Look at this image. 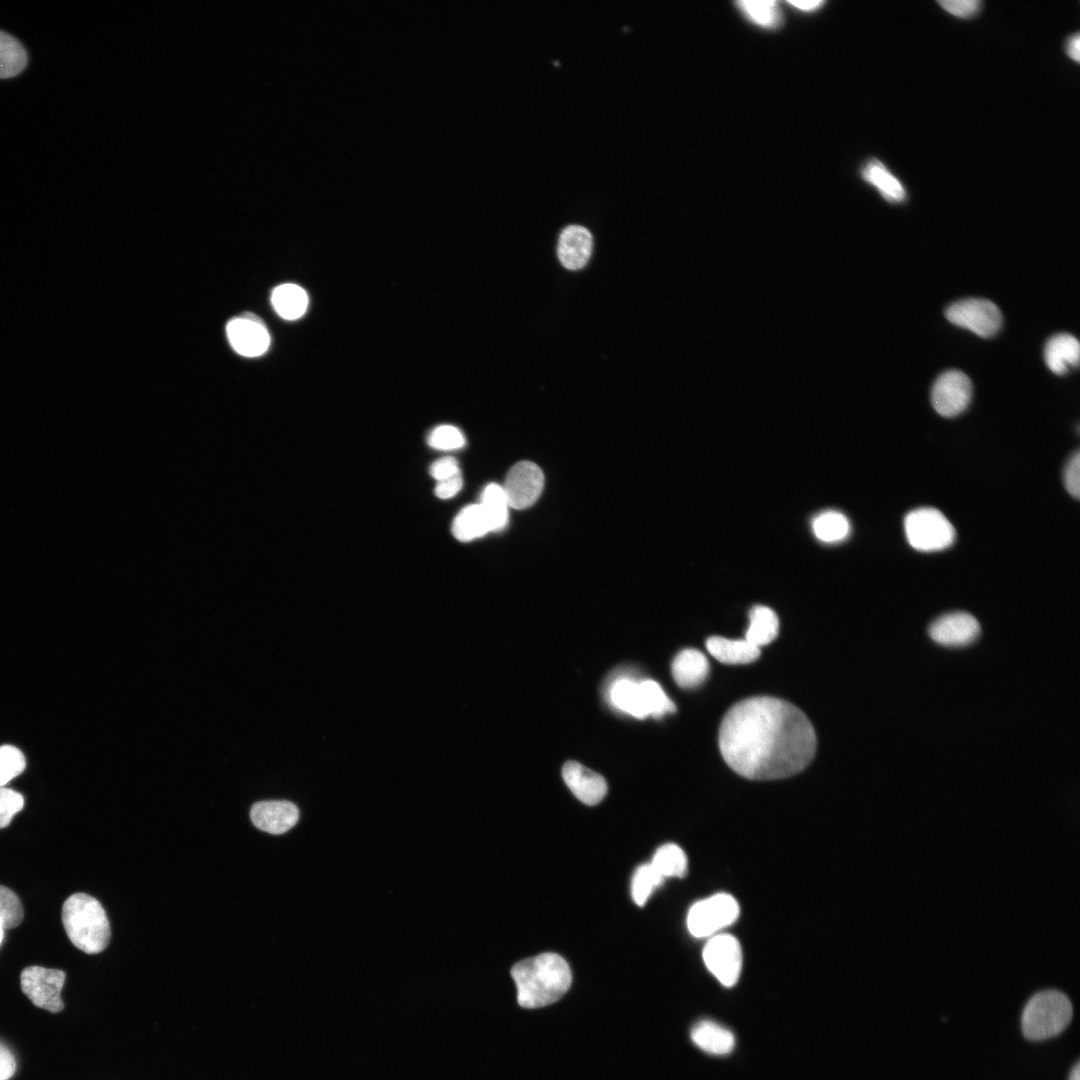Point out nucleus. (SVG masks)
<instances>
[{"mask_svg": "<svg viewBox=\"0 0 1080 1080\" xmlns=\"http://www.w3.org/2000/svg\"><path fill=\"white\" fill-rule=\"evenodd\" d=\"M779 620L769 607L756 605L749 612V626L745 640L760 648L771 643L778 635Z\"/></svg>", "mask_w": 1080, "mask_h": 1080, "instance_id": "b1692460", "label": "nucleus"}, {"mask_svg": "<svg viewBox=\"0 0 1080 1080\" xmlns=\"http://www.w3.org/2000/svg\"><path fill=\"white\" fill-rule=\"evenodd\" d=\"M3 935H4V928H3V926H2V924L0 922V945H1V942L3 940Z\"/></svg>", "mask_w": 1080, "mask_h": 1080, "instance_id": "a18cd8bd", "label": "nucleus"}, {"mask_svg": "<svg viewBox=\"0 0 1080 1080\" xmlns=\"http://www.w3.org/2000/svg\"><path fill=\"white\" fill-rule=\"evenodd\" d=\"M16 1060L10 1049L0 1042V1080H9L15 1073Z\"/></svg>", "mask_w": 1080, "mask_h": 1080, "instance_id": "a19ab883", "label": "nucleus"}, {"mask_svg": "<svg viewBox=\"0 0 1080 1080\" xmlns=\"http://www.w3.org/2000/svg\"><path fill=\"white\" fill-rule=\"evenodd\" d=\"M562 776L572 793L587 805L598 804L607 793L605 779L578 762H566Z\"/></svg>", "mask_w": 1080, "mask_h": 1080, "instance_id": "2eb2a0df", "label": "nucleus"}, {"mask_svg": "<svg viewBox=\"0 0 1080 1080\" xmlns=\"http://www.w3.org/2000/svg\"><path fill=\"white\" fill-rule=\"evenodd\" d=\"M971 396V380L958 370H950L940 375L931 390L933 408L944 417H954L962 413L969 405Z\"/></svg>", "mask_w": 1080, "mask_h": 1080, "instance_id": "9d476101", "label": "nucleus"}, {"mask_svg": "<svg viewBox=\"0 0 1080 1080\" xmlns=\"http://www.w3.org/2000/svg\"><path fill=\"white\" fill-rule=\"evenodd\" d=\"M22 919L23 907L19 897L11 889L0 885V922L3 928H14Z\"/></svg>", "mask_w": 1080, "mask_h": 1080, "instance_id": "72a5a7b5", "label": "nucleus"}, {"mask_svg": "<svg viewBox=\"0 0 1080 1080\" xmlns=\"http://www.w3.org/2000/svg\"><path fill=\"white\" fill-rule=\"evenodd\" d=\"M938 4L956 17L970 18L979 12L982 3L979 0H942Z\"/></svg>", "mask_w": 1080, "mask_h": 1080, "instance_id": "4c0bfd02", "label": "nucleus"}, {"mask_svg": "<svg viewBox=\"0 0 1080 1080\" xmlns=\"http://www.w3.org/2000/svg\"><path fill=\"white\" fill-rule=\"evenodd\" d=\"M543 486L544 476L538 465L521 461L508 471L502 488L509 507L526 509L540 497Z\"/></svg>", "mask_w": 1080, "mask_h": 1080, "instance_id": "9b49d317", "label": "nucleus"}, {"mask_svg": "<svg viewBox=\"0 0 1080 1080\" xmlns=\"http://www.w3.org/2000/svg\"><path fill=\"white\" fill-rule=\"evenodd\" d=\"M652 866L664 877H684L687 873V857L676 844H665L658 848Z\"/></svg>", "mask_w": 1080, "mask_h": 1080, "instance_id": "c85d7f7f", "label": "nucleus"}, {"mask_svg": "<svg viewBox=\"0 0 1080 1080\" xmlns=\"http://www.w3.org/2000/svg\"><path fill=\"white\" fill-rule=\"evenodd\" d=\"M62 922L74 946L88 954L103 951L110 940V924L100 902L85 893L69 896L62 907Z\"/></svg>", "mask_w": 1080, "mask_h": 1080, "instance_id": "7ed1b4c3", "label": "nucleus"}, {"mask_svg": "<svg viewBox=\"0 0 1080 1080\" xmlns=\"http://www.w3.org/2000/svg\"><path fill=\"white\" fill-rule=\"evenodd\" d=\"M255 827L270 834H283L293 828L299 819L297 806L286 800L256 802L250 810Z\"/></svg>", "mask_w": 1080, "mask_h": 1080, "instance_id": "4468645a", "label": "nucleus"}, {"mask_svg": "<svg viewBox=\"0 0 1080 1080\" xmlns=\"http://www.w3.org/2000/svg\"><path fill=\"white\" fill-rule=\"evenodd\" d=\"M862 178L875 186L888 202L900 203L906 199V190L900 180L879 160H869L861 170Z\"/></svg>", "mask_w": 1080, "mask_h": 1080, "instance_id": "4be33fe9", "label": "nucleus"}, {"mask_svg": "<svg viewBox=\"0 0 1080 1080\" xmlns=\"http://www.w3.org/2000/svg\"><path fill=\"white\" fill-rule=\"evenodd\" d=\"M904 529L908 543L918 551H940L950 547L955 540L953 525L941 511L931 507L910 511L905 517Z\"/></svg>", "mask_w": 1080, "mask_h": 1080, "instance_id": "39448f33", "label": "nucleus"}, {"mask_svg": "<svg viewBox=\"0 0 1080 1080\" xmlns=\"http://www.w3.org/2000/svg\"><path fill=\"white\" fill-rule=\"evenodd\" d=\"M663 879L651 863L638 867L632 880V896L636 904L643 906L652 890L659 886Z\"/></svg>", "mask_w": 1080, "mask_h": 1080, "instance_id": "7c9ffc66", "label": "nucleus"}, {"mask_svg": "<svg viewBox=\"0 0 1080 1080\" xmlns=\"http://www.w3.org/2000/svg\"><path fill=\"white\" fill-rule=\"evenodd\" d=\"M690 1036L700 1049L714 1055L728 1054L735 1046L733 1033L711 1020L696 1023L691 1029Z\"/></svg>", "mask_w": 1080, "mask_h": 1080, "instance_id": "aec40b11", "label": "nucleus"}, {"mask_svg": "<svg viewBox=\"0 0 1080 1080\" xmlns=\"http://www.w3.org/2000/svg\"><path fill=\"white\" fill-rule=\"evenodd\" d=\"M24 806L23 796L10 788L0 787V829L7 827L13 816Z\"/></svg>", "mask_w": 1080, "mask_h": 1080, "instance_id": "c9c22d12", "label": "nucleus"}, {"mask_svg": "<svg viewBox=\"0 0 1080 1080\" xmlns=\"http://www.w3.org/2000/svg\"><path fill=\"white\" fill-rule=\"evenodd\" d=\"M718 740L727 765L750 780L801 772L812 761L817 743L807 716L790 702L770 696L734 704L722 719Z\"/></svg>", "mask_w": 1080, "mask_h": 1080, "instance_id": "f257e3e1", "label": "nucleus"}, {"mask_svg": "<svg viewBox=\"0 0 1080 1080\" xmlns=\"http://www.w3.org/2000/svg\"><path fill=\"white\" fill-rule=\"evenodd\" d=\"M815 537L825 543H835L845 539L850 532L848 518L841 512L829 510L818 514L812 521Z\"/></svg>", "mask_w": 1080, "mask_h": 1080, "instance_id": "bb28decb", "label": "nucleus"}, {"mask_svg": "<svg viewBox=\"0 0 1080 1080\" xmlns=\"http://www.w3.org/2000/svg\"><path fill=\"white\" fill-rule=\"evenodd\" d=\"M707 969L724 986H733L742 968V950L738 940L730 934H715L703 949Z\"/></svg>", "mask_w": 1080, "mask_h": 1080, "instance_id": "1a4fd4ad", "label": "nucleus"}, {"mask_svg": "<svg viewBox=\"0 0 1080 1080\" xmlns=\"http://www.w3.org/2000/svg\"><path fill=\"white\" fill-rule=\"evenodd\" d=\"M980 624L970 613L949 612L936 618L928 628L930 638L947 647H962L974 642L980 634Z\"/></svg>", "mask_w": 1080, "mask_h": 1080, "instance_id": "f8f14e48", "label": "nucleus"}, {"mask_svg": "<svg viewBox=\"0 0 1080 1080\" xmlns=\"http://www.w3.org/2000/svg\"><path fill=\"white\" fill-rule=\"evenodd\" d=\"M511 975L517 1001L523 1008H540L558 1001L570 988L572 973L558 954L543 953L516 963Z\"/></svg>", "mask_w": 1080, "mask_h": 1080, "instance_id": "f03ea898", "label": "nucleus"}, {"mask_svg": "<svg viewBox=\"0 0 1080 1080\" xmlns=\"http://www.w3.org/2000/svg\"><path fill=\"white\" fill-rule=\"evenodd\" d=\"M479 504L489 520L492 531L501 530L506 526L509 504L501 485L495 483L487 485L481 494Z\"/></svg>", "mask_w": 1080, "mask_h": 1080, "instance_id": "cd10ccee", "label": "nucleus"}, {"mask_svg": "<svg viewBox=\"0 0 1080 1080\" xmlns=\"http://www.w3.org/2000/svg\"><path fill=\"white\" fill-rule=\"evenodd\" d=\"M431 447L440 450H453L465 444V438L461 431L452 425L436 427L428 437Z\"/></svg>", "mask_w": 1080, "mask_h": 1080, "instance_id": "f704fd0d", "label": "nucleus"}, {"mask_svg": "<svg viewBox=\"0 0 1080 1080\" xmlns=\"http://www.w3.org/2000/svg\"><path fill=\"white\" fill-rule=\"evenodd\" d=\"M1063 478L1068 493L1078 499L1080 495V453L1078 450L1068 460Z\"/></svg>", "mask_w": 1080, "mask_h": 1080, "instance_id": "e433bc0d", "label": "nucleus"}, {"mask_svg": "<svg viewBox=\"0 0 1080 1080\" xmlns=\"http://www.w3.org/2000/svg\"><path fill=\"white\" fill-rule=\"evenodd\" d=\"M1065 52L1072 60L1079 62L1080 58V37L1079 33L1071 35L1065 43Z\"/></svg>", "mask_w": 1080, "mask_h": 1080, "instance_id": "79ce46f5", "label": "nucleus"}, {"mask_svg": "<svg viewBox=\"0 0 1080 1080\" xmlns=\"http://www.w3.org/2000/svg\"><path fill=\"white\" fill-rule=\"evenodd\" d=\"M641 684L649 716L659 718L667 713L675 712V704L657 682L646 679L641 680Z\"/></svg>", "mask_w": 1080, "mask_h": 1080, "instance_id": "2f4dec72", "label": "nucleus"}, {"mask_svg": "<svg viewBox=\"0 0 1080 1080\" xmlns=\"http://www.w3.org/2000/svg\"><path fill=\"white\" fill-rule=\"evenodd\" d=\"M945 315L952 324L980 337L993 336L1002 323L999 308L993 302L980 298L959 300L946 309Z\"/></svg>", "mask_w": 1080, "mask_h": 1080, "instance_id": "6e6552de", "label": "nucleus"}, {"mask_svg": "<svg viewBox=\"0 0 1080 1080\" xmlns=\"http://www.w3.org/2000/svg\"><path fill=\"white\" fill-rule=\"evenodd\" d=\"M610 703L618 710L635 718L648 715L641 681L628 676L614 678L608 689Z\"/></svg>", "mask_w": 1080, "mask_h": 1080, "instance_id": "f3484780", "label": "nucleus"}, {"mask_svg": "<svg viewBox=\"0 0 1080 1080\" xmlns=\"http://www.w3.org/2000/svg\"><path fill=\"white\" fill-rule=\"evenodd\" d=\"M738 8L754 23L764 27H775L780 22V12L776 1H738Z\"/></svg>", "mask_w": 1080, "mask_h": 1080, "instance_id": "c756f323", "label": "nucleus"}, {"mask_svg": "<svg viewBox=\"0 0 1080 1080\" xmlns=\"http://www.w3.org/2000/svg\"><path fill=\"white\" fill-rule=\"evenodd\" d=\"M489 532H492L489 520L479 503L463 508L452 524L453 536L461 542L472 541Z\"/></svg>", "mask_w": 1080, "mask_h": 1080, "instance_id": "393cba45", "label": "nucleus"}, {"mask_svg": "<svg viewBox=\"0 0 1080 1080\" xmlns=\"http://www.w3.org/2000/svg\"><path fill=\"white\" fill-rule=\"evenodd\" d=\"M463 486L461 473L440 480L435 486V494L440 499H448L456 495Z\"/></svg>", "mask_w": 1080, "mask_h": 1080, "instance_id": "ea45409f", "label": "nucleus"}, {"mask_svg": "<svg viewBox=\"0 0 1080 1080\" xmlns=\"http://www.w3.org/2000/svg\"><path fill=\"white\" fill-rule=\"evenodd\" d=\"M28 56L23 45L12 35L0 30V79L20 74L26 67Z\"/></svg>", "mask_w": 1080, "mask_h": 1080, "instance_id": "a878e982", "label": "nucleus"}, {"mask_svg": "<svg viewBox=\"0 0 1080 1080\" xmlns=\"http://www.w3.org/2000/svg\"><path fill=\"white\" fill-rule=\"evenodd\" d=\"M706 648L715 659L725 664H747L760 656V648L745 639L712 636L707 639Z\"/></svg>", "mask_w": 1080, "mask_h": 1080, "instance_id": "412c9836", "label": "nucleus"}, {"mask_svg": "<svg viewBox=\"0 0 1080 1080\" xmlns=\"http://www.w3.org/2000/svg\"><path fill=\"white\" fill-rule=\"evenodd\" d=\"M271 303L276 313L285 320H296L308 307V295L297 284L284 283L272 291Z\"/></svg>", "mask_w": 1080, "mask_h": 1080, "instance_id": "5701e85b", "label": "nucleus"}, {"mask_svg": "<svg viewBox=\"0 0 1080 1080\" xmlns=\"http://www.w3.org/2000/svg\"><path fill=\"white\" fill-rule=\"evenodd\" d=\"M20 982L23 993L35 1006L52 1013L63 1010L61 990L65 982L64 971L29 966L22 970Z\"/></svg>", "mask_w": 1080, "mask_h": 1080, "instance_id": "0eeeda50", "label": "nucleus"}, {"mask_svg": "<svg viewBox=\"0 0 1080 1080\" xmlns=\"http://www.w3.org/2000/svg\"><path fill=\"white\" fill-rule=\"evenodd\" d=\"M789 3L794 5L798 9L806 10V11L815 9L819 5L823 4L822 1H792V2H789Z\"/></svg>", "mask_w": 1080, "mask_h": 1080, "instance_id": "37998d69", "label": "nucleus"}, {"mask_svg": "<svg viewBox=\"0 0 1080 1080\" xmlns=\"http://www.w3.org/2000/svg\"><path fill=\"white\" fill-rule=\"evenodd\" d=\"M458 473H461L458 463L452 457L441 458L430 467V474L437 481L452 477Z\"/></svg>", "mask_w": 1080, "mask_h": 1080, "instance_id": "58836bf2", "label": "nucleus"}, {"mask_svg": "<svg viewBox=\"0 0 1080 1080\" xmlns=\"http://www.w3.org/2000/svg\"><path fill=\"white\" fill-rule=\"evenodd\" d=\"M226 333L232 348L245 357L260 356L270 345V335L264 323L252 313L230 320Z\"/></svg>", "mask_w": 1080, "mask_h": 1080, "instance_id": "ddd939ff", "label": "nucleus"}, {"mask_svg": "<svg viewBox=\"0 0 1080 1080\" xmlns=\"http://www.w3.org/2000/svg\"><path fill=\"white\" fill-rule=\"evenodd\" d=\"M1047 367L1055 374H1065L1070 367H1077L1080 358L1078 340L1070 334L1061 333L1051 337L1044 350Z\"/></svg>", "mask_w": 1080, "mask_h": 1080, "instance_id": "6ab92c4d", "label": "nucleus"}, {"mask_svg": "<svg viewBox=\"0 0 1080 1080\" xmlns=\"http://www.w3.org/2000/svg\"><path fill=\"white\" fill-rule=\"evenodd\" d=\"M26 767L25 756L15 746H0V787L20 775Z\"/></svg>", "mask_w": 1080, "mask_h": 1080, "instance_id": "473e14b6", "label": "nucleus"}, {"mask_svg": "<svg viewBox=\"0 0 1080 1080\" xmlns=\"http://www.w3.org/2000/svg\"><path fill=\"white\" fill-rule=\"evenodd\" d=\"M739 915V905L729 894L719 893L696 902L689 910L687 926L695 937H711L732 924Z\"/></svg>", "mask_w": 1080, "mask_h": 1080, "instance_id": "423d86ee", "label": "nucleus"}, {"mask_svg": "<svg viewBox=\"0 0 1080 1080\" xmlns=\"http://www.w3.org/2000/svg\"><path fill=\"white\" fill-rule=\"evenodd\" d=\"M1068 1080H1080V1065L1079 1062L1072 1068Z\"/></svg>", "mask_w": 1080, "mask_h": 1080, "instance_id": "c03bdc74", "label": "nucleus"}, {"mask_svg": "<svg viewBox=\"0 0 1080 1080\" xmlns=\"http://www.w3.org/2000/svg\"><path fill=\"white\" fill-rule=\"evenodd\" d=\"M1073 1015L1069 998L1058 990H1044L1034 994L1026 1003L1021 1028L1025 1038L1043 1041L1062 1033Z\"/></svg>", "mask_w": 1080, "mask_h": 1080, "instance_id": "20e7f679", "label": "nucleus"}, {"mask_svg": "<svg viewBox=\"0 0 1080 1080\" xmlns=\"http://www.w3.org/2000/svg\"><path fill=\"white\" fill-rule=\"evenodd\" d=\"M672 676L678 686L693 688L700 685L709 673V662L699 650L687 648L681 650L673 659Z\"/></svg>", "mask_w": 1080, "mask_h": 1080, "instance_id": "a211bd4d", "label": "nucleus"}, {"mask_svg": "<svg viewBox=\"0 0 1080 1080\" xmlns=\"http://www.w3.org/2000/svg\"><path fill=\"white\" fill-rule=\"evenodd\" d=\"M592 252L591 233L583 226L570 225L560 234L557 253L561 264L570 270L586 265Z\"/></svg>", "mask_w": 1080, "mask_h": 1080, "instance_id": "dca6fc26", "label": "nucleus"}]
</instances>
